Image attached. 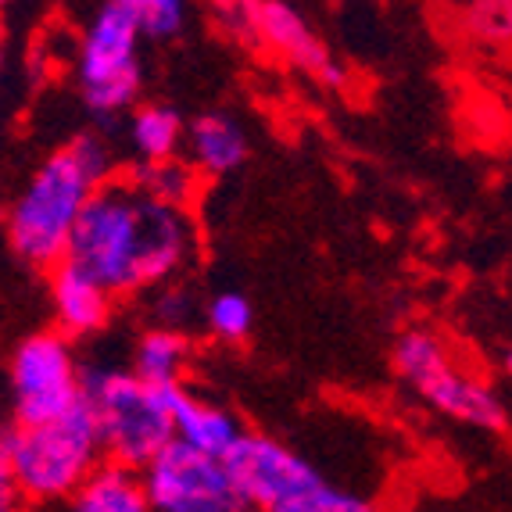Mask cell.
I'll use <instances>...</instances> for the list:
<instances>
[{
    "instance_id": "6da1fadb",
    "label": "cell",
    "mask_w": 512,
    "mask_h": 512,
    "mask_svg": "<svg viewBox=\"0 0 512 512\" xmlns=\"http://www.w3.org/2000/svg\"><path fill=\"white\" fill-rule=\"evenodd\" d=\"M197 244L183 208L154 201L129 176H115L90 197L65 262L94 276L111 294L165 287Z\"/></svg>"
},
{
    "instance_id": "7a4b0ae2",
    "label": "cell",
    "mask_w": 512,
    "mask_h": 512,
    "mask_svg": "<svg viewBox=\"0 0 512 512\" xmlns=\"http://www.w3.org/2000/svg\"><path fill=\"white\" fill-rule=\"evenodd\" d=\"M111 176V151L101 137L83 133L58 147L18 190L8 212L11 251L33 269L54 273L69 258L72 233L83 219L90 197Z\"/></svg>"
},
{
    "instance_id": "3957f363",
    "label": "cell",
    "mask_w": 512,
    "mask_h": 512,
    "mask_svg": "<svg viewBox=\"0 0 512 512\" xmlns=\"http://www.w3.org/2000/svg\"><path fill=\"white\" fill-rule=\"evenodd\" d=\"M101 452L104 437L94 409L79 402L72 412L43 427L22 430L11 423L0 441V470L29 502H61L101 470Z\"/></svg>"
},
{
    "instance_id": "277c9868",
    "label": "cell",
    "mask_w": 512,
    "mask_h": 512,
    "mask_svg": "<svg viewBox=\"0 0 512 512\" xmlns=\"http://www.w3.org/2000/svg\"><path fill=\"white\" fill-rule=\"evenodd\" d=\"M180 387H151L133 369H83V402L94 409L108 462L144 473L176 441Z\"/></svg>"
},
{
    "instance_id": "5b68a950",
    "label": "cell",
    "mask_w": 512,
    "mask_h": 512,
    "mask_svg": "<svg viewBox=\"0 0 512 512\" xmlns=\"http://www.w3.org/2000/svg\"><path fill=\"white\" fill-rule=\"evenodd\" d=\"M140 0H108L79 36V94L101 119H115L140 97Z\"/></svg>"
},
{
    "instance_id": "8992f818",
    "label": "cell",
    "mask_w": 512,
    "mask_h": 512,
    "mask_svg": "<svg viewBox=\"0 0 512 512\" xmlns=\"http://www.w3.org/2000/svg\"><path fill=\"white\" fill-rule=\"evenodd\" d=\"M83 402V369L69 337L54 330L29 333L11 355V423L22 430L54 423Z\"/></svg>"
},
{
    "instance_id": "52a82bcc",
    "label": "cell",
    "mask_w": 512,
    "mask_h": 512,
    "mask_svg": "<svg viewBox=\"0 0 512 512\" xmlns=\"http://www.w3.org/2000/svg\"><path fill=\"white\" fill-rule=\"evenodd\" d=\"M222 462L244 505L258 512L287 509L326 480L312 462L269 434H244Z\"/></svg>"
},
{
    "instance_id": "ba28073f",
    "label": "cell",
    "mask_w": 512,
    "mask_h": 512,
    "mask_svg": "<svg viewBox=\"0 0 512 512\" xmlns=\"http://www.w3.org/2000/svg\"><path fill=\"white\" fill-rule=\"evenodd\" d=\"M151 512H248L226 462L172 441L144 470Z\"/></svg>"
},
{
    "instance_id": "9c48e42d",
    "label": "cell",
    "mask_w": 512,
    "mask_h": 512,
    "mask_svg": "<svg viewBox=\"0 0 512 512\" xmlns=\"http://www.w3.org/2000/svg\"><path fill=\"white\" fill-rule=\"evenodd\" d=\"M251 40L265 43L269 51H276L283 61L298 65L308 76H316L319 83L326 86L348 83V72L330 58L326 43L319 40L316 29L308 26V18L294 4H283V0H251Z\"/></svg>"
},
{
    "instance_id": "30bf717a",
    "label": "cell",
    "mask_w": 512,
    "mask_h": 512,
    "mask_svg": "<svg viewBox=\"0 0 512 512\" xmlns=\"http://www.w3.org/2000/svg\"><path fill=\"white\" fill-rule=\"evenodd\" d=\"M111 298L115 294L108 287H101L94 276H86L69 262L51 273L54 316L69 337H90V333L104 330L111 319Z\"/></svg>"
},
{
    "instance_id": "8fae6325",
    "label": "cell",
    "mask_w": 512,
    "mask_h": 512,
    "mask_svg": "<svg viewBox=\"0 0 512 512\" xmlns=\"http://www.w3.org/2000/svg\"><path fill=\"white\" fill-rule=\"evenodd\" d=\"M183 151H187V162L197 172L226 176V172H237L240 165L248 162V129L226 111H205L187 126Z\"/></svg>"
},
{
    "instance_id": "7c38bea8",
    "label": "cell",
    "mask_w": 512,
    "mask_h": 512,
    "mask_svg": "<svg viewBox=\"0 0 512 512\" xmlns=\"http://www.w3.org/2000/svg\"><path fill=\"white\" fill-rule=\"evenodd\" d=\"M419 394H423L437 412L462 419V423H470V427H484V430L505 427V409L495 398V391L455 366L441 369L434 380H427V384L419 387Z\"/></svg>"
},
{
    "instance_id": "4fadbf2b",
    "label": "cell",
    "mask_w": 512,
    "mask_h": 512,
    "mask_svg": "<svg viewBox=\"0 0 512 512\" xmlns=\"http://www.w3.org/2000/svg\"><path fill=\"white\" fill-rule=\"evenodd\" d=\"M240 437H244V430H240L233 412L201 402L187 391L180 394V402H176V441L180 444L201 455H212V459H226Z\"/></svg>"
},
{
    "instance_id": "5bb4252c",
    "label": "cell",
    "mask_w": 512,
    "mask_h": 512,
    "mask_svg": "<svg viewBox=\"0 0 512 512\" xmlns=\"http://www.w3.org/2000/svg\"><path fill=\"white\" fill-rule=\"evenodd\" d=\"M65 512H151L144 473L126 470L119 462H104L69 498Z\"/></svg>"
},
{
    "instance_id": "9a60e30c",
    "label": "cell",
    "mask_w": 512,
    "mask_h": 512,
    "mask_svg": "<svg viewBox=\"0 0 512 512\" xmlns=\"http://www.w3.org/2000/svg\"><path fill=\"white\" fill-rule=\"evenodd\" d=\"M183 140H187V126H183L180 111L169 104H140L129 115V147L140 154V162H172L180 154Z\"/></svg>"
},
{
    "instance_id": "2e32d148",
    "label": "cell",
    "mask_w": 512,
    "mask_h": 512,
    "mask_svg": "<svg viewBox=\"0 0 512 512\" xmlns=\"http://www.w3.org/2000/svg\"><path fill=\"white\" fill-rule=\"evenodd\" d=\"M187 366V337L176 330L154 326L137 341L133 373L151 387H180V373Z\"/></svg>"
},
{
    "instance_id": "e0dca14e",
    "label": "cell",
    "mask_w": 512,
    "mask_h": 512,
    "mask_svg": "<svg viewBox=\"0 0 512 512\" xmlns=\"http://www.w3.org/2000/svg\"><path fill=\"white\" fill-rule=\"evenodd\" d=\"M394 369H398V376L402 380H409L412 387H423L427 380H434L441 369L452 366V359H448V348H444L441 341H437L430 330H405L402 337H398V344H394Z\"/></svg>"
},
{
    "instance_id": "ac0fdd59",
    "label": "cell",
    "mask_w": 512,
    "mask_h": 512,
    "mask_svg": "<svg viewBox=\"0 0 512 512\" xmlns=\"http://www.w3.org/2000/svg\"><path fill=\"white\" fill-rule=\"evenodd\" d=\"M129 180L137 183L144 194H151L154 201L187 212V201L197 190V169L190 162H183V158H172V162L137 165V169L129 172Z\"/></svg>"
},
{
    "instance_id": "d6986e66",
    "label": "cell",
    "mask_w": 512,
    "mask_h": 512,
    "mask_svg": "<svg viewBox=\"0 0 512 512\" xmlns=\"http://www.w3.org/2000/svg\"><path fill=\"white\" fill-rule=\"evenodd\" d=\"M205 316H208V330H212L219 341H244V337L251 333L255 312H251V301L244 298V294L222 291L208 301Z\"/></svg>"
},
{
    "instance_id": "ffe728a7",
    "label": "cell",
    "mask_w": 512,
    "mask_h": 512,
    "mask_svg": "<svg viewBox=\"0 0 512 512\" xmlns=\"http://www.w3.org/2000/svg\"><path fill=\"white\" fill-rule=\"evenodd\" d=\"M462 26L473 40H484V43H512V4L505 0H491V4H470V8L462 11Z\"/></svg>"
},
{
    "instance_id": "44dd1931",
    "label": "cell",
    "mask_w": 512,
    "mask_h": 512,
    "mask_svg": "<svg viewBox=\"0 0 512 512\" xmlns=\"http://www.w3.org/2000/svg\"><path fill=\"white\" fill-rule=\"evenodd\" d=\"M190 8L183 0H140V33L144 40H176L187 29Z\"/></svg>"
},
{
    "instance_id": "7402d4cb",
    "label": "cell",
    "mask_w": 512,
    "mask_h": 512,
    "mask_svg": "<svg viewBox=\"0 0 512 512\" xmlns=\"http://www.w3.org/2000/svg\"><path fill=\"white\" fill-rule=\"evenodd\" d=\"M280 512H376V505L369 498L351 495L344 487H333L330 480H323L316 491H308L305 498H298Z\"/></svg>"
},
{
    "instance_id": "603a6c76",
    "label": "cell",
    "mask_w": 512,
    "mask_h": 512,
    "mask_svg": "<svg viewBox=\"0 0 512 512\" xmlns=\"http://www.w3.org/2000/svg\"><path fill=\"white\" fill-rule=\"evenodd\" d=\"M154 316L162 330H176L183 333V326L194 319V294L183 287V283H165L154 294Z\"/></svg>"
},
{
    "instance_id": "cb8c5ba5",
    "label": "cell",
    "mask_w": 512,
    "mask_h": 512,
    "mask_svg": "<svg viewBox=\"0 0 512 512\" xmlns=\"http://www.w3.org/2000/svg\"><path fill=\"white\" fill-rule=\"evenodd\" d=\"M505 369H509V376H512V348L505 351Z\"/></svg>"
},
{
    "instance_id": "d4e9b609",
    "label": "cell",
    "mask_w": 512,
    "mask_h": 512,
    "mask_svg": "<svg viewBox=\"0 0 512 512\" xmlns=\"http://www.w3.org/2000/svg\"><path fill=\"white\" fill-rule=\"evenodd\" d=\"M4 512H15V509H4Z\"/></svg>"
}]
</instances>
